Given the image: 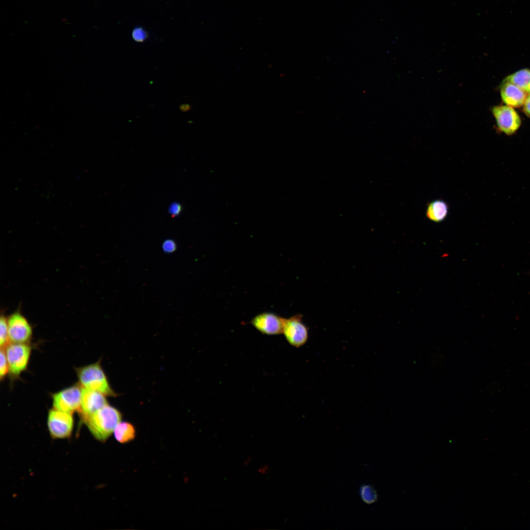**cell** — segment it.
<instances>
[{
	"label": "cell",
	"instance_id": "2",
	"mask_svg": "<svg viewBox=\"0 0 530 530\" xmlns=\"http://www.w3.org/2000/svg\"><path fill=\"white\" fill-rule=\"evenodd\" d=\"M76 371L79 384L82 388L100 392L106 396H117L110 387L99 361L76 368Z\"/></svg>",
	"mask_w": 530,
	"mask_h": 530
},
{
	"label": "cell",
	"instance_id": "24",
	"mask_svg": "<svg viewBox=\"0 0 530 530\" xmlns=\"http://www.w3.org/2000/svg\"><path fill=\"white\" fill-rule=\"evenodd\" d=\"M251 460H252V458H251V457L250 456H248V457H247V458H246V459H245L244 460V462H243V464H244V465H245V466H247V465H249V464L250 463V462H251Z\"/></svg>",
	"mask_w": 530,
	"mask_h": 530
},
{
	"label": "cell",
	"instance_id": "22",
	"mask_svg": "<svg viewBox=\"0 0 530 530\" xmlns=\"http://www.w3.org/2000/svg\"><path fill=\"white\" fill-rule=\"evenodd\" d=\"M269 467L266 464H264L260 466L257 470L259 474L263 475H266L269 472Z\"/></svg>",
	"mask_w": 530,
	"mask_h": 530
},
{
	"label": "cell",
	"instance_id": "6",
	"mask_svg": "<svg viewBox=\"0 0 530 530\" xmlns=\"http://www.w3.org/2000/svg\"><path fill=\"white\" fill-rule=\"evenodd\" d=\"M491 111L497 126L502 132L510 135L515 133L521 125V119L514 107L505 105L496 106Z\"/></svg>",
	"mask_w": 530,
	"mask_h": 530
},
{
	"label": "cell",
	"instance_id": "10",
	"mask_svg": "<svg viewBox=\"0 0 530 530\" xmlns=\"http://www.w3.org/2000/svg\"><path fill=\"white\" fill-rule=\"evenodd\" d=\"M106 397L100 392L82 387L81 408L79 412L80 418L89 415L108 404Z\"/></svg>",
	"mask_w": 530,
	"mask_h": 530
},
{
	"label": "cell",
	"instance_id": "23",
	"mask_svg": "<svg viewBox=\"0 0 530 530\" xmlns=\"http://www.w3.org/2000/svg\"><path fill=\"white\" fill-rule=\"evenodd\" d=\"M190 109V106L187 104H184L181 106L180 109L184 112L187 111Z\"/></svg>",
	"mask_w": 530,
	"mask_h": 530
},
{
	"label": "cell",
	"instance_id": "7",
	"mask_svg": "<svg viewBox=\"0 0 530 530\" xmlns=\"http://www.w3.org/2000/svg\"><path fill=\"white\" fill-rule=\"evenodd\" d=\"M287 341L291 345L298 348L304 345L309 337L308 330L302 322V316L296 314L284 320L283 329Z\"/></svg>",
	"mask_w": 530,
	"mask_h": 530
},
{
	"label": "cell",
	"instance_id": "17",
	"mask_svg": "<svg viewBox=\"0 0 530 530\" xmlns=\"http://www.w3.org/2000/svg\"><path fill=\"white\" fill-rule=\"evenodd\" d=\"M9 373V366L5 349L1 348L0 353V379L2 380Z\"/></svg>",
	"mask_w": 530,
	"mask_h": 530
},
{
	"label": "cell",
	"instance_id": "13",
	"mask_svg": "<svg viewBox=\"0 0 530 530\" xmlns=\"http://www.w3.org/2000/svg\"><path fill=\"white\" fill-rule=\"evenodd\" d=\"M113 434L118 442L126 444L134 439L136 431L132 424L128 422L121 421L115 428Z\"/></svg>",
	"mask_w": 530,
	"mask_h": 530
},
{
	"label": "cell",
	"instance_id": "18",
	"mask_svg": "<svg viewBox=\"0 0 530 530\" xmlns=\"http://www.w3.org/2000/svg\"><path fill=\"white\" fill-rule=\"evenodd\" d=\"M132 35L133 39L138 43L144 42L148 37V33L145 29L139 26L133 29Z\"/></svg>",
	"mask_w": 530,
	"mask_h": 530
},
{
	"label": "cell",
	"instance_id": "8",
	"mask_svg": "<svg viewBox=\"0 0 530 530\" xmlns=\"http://www.w3.org/2000/svg\"><path fill=\"white\" fill-rule=\"evenodd\" d=\"M9 338L11 343H27L31 339L32 329L27 319L16 312L7 318Z\"/></svg>",
	"mask_w": 530,
	"mask_h": 530
},
{
	"label": "cell",
	"instance_id": "5",
	"mask_svg": "<svg viewBox=\"0 0 530 530\" xmlns=\"http://www.w3.org/2000/svg\"><path fill=\"white\" fill-rule=\"evenodd\" d=\"M82 387L75 384L52 394L53 408L73 413L80 411Z\"/></svg>",
	"mask_w": 530,
	"mask_h": 530
},
{
	"label": "cell",
	"instance_id": "9",
	"mask_svg": "<svg viewBox=\"0 0 530 530\" xmlns=\"http://www.w3.org/2000/svg\"><path fill=\"white\" fill-rule=\"evenodd\" d=\"M284 318L271 312H264L254 317L251 324L260 332L267 335L283 334Z\"/></svg>",
	"mask_w": 530,
	"mask_h": 530
},
{
	"label": "cell",
	"instance_id": "21",
	"mask_svg": "<svg viewBox=\"0 0 530 530\" xmlns=\"http://www.w3.org/2000/svg\"><path fill=\"white\" fill-rule=\"evenodd\" d=\"M524 113L530 118V94H529L523 105Z\"/></svg>",
	"mask_w": 530,
	"mask_h": 530
},
{
	"label": "cell",
	"instance_id": "12",
	"mask_svg": "<svg viewBox=\"0 0 530 530\" xmlns=\"http://www.w3.org/2000/svg\"><path fill=\"white\" fill-rule=\"evenodd\" d=\"M449 206L444 200L437 199L429 203L426 210L427 218L435 222H440L447 216Z\"/></svg>",
	"mask_w": 530,
	"mask_h": 530
},
{
	"label": "cell",
	"instance_id": "14",
	"mask_svg": "<svg viewBox=\"0 0 530 530\" xmlns=\"http://www.w3.org/2000/svg\"><path fill=\"white\" fill-rule=\"evenodd\" d=\"M504 80L517 86L527 94H530V69L524 68L508 75Z\"/></svg>",
	"mask_w": 530,
	"mask_h": 530
},
{
	"label": "cell",
	"instance_id": "4",
	"mask_svg": "<svg viewBox=\"0 0 530 530\" xmlns=\"http://www.w3.org/2000/svg\"><path fill=\"white\" fill-rule=\"evenodd\" d=\"M72 413L60 411L54 408L48 413L47 426L51 436L53 439L69 437L74 428Z\"/></svg>",
	"mask_w": 530,
	"mask_h": 530
},
{
	"label": "cell",
	"instance_id": "11",
	"mask_svg": "<svg viewBox=\"0 0 530 530\" xmlns=\"http://www.w3.org/2000/svg\"><path fill=\"white\" fill-rule=\"evenodd\" d=\"M500 95L505 105L514 108L523 106L528 94L513 83L504 80L500 87Z\"/></svg>",
	"mask_w": 530,
	"mask_h": 530
},
{
	"label": "cell",
	"instance_id": "3",
	"mask_svg": "<svg viewBox=\"0 0 530 530\" xmlns=\"http://www.w3.org/2000/svg\"><path fill=\"white\" fill-rule=\"evenodd\" d=\"M5 351L10 376L16 379L27 369L31 347L27 343H11L6 346Z\"/></svg>",
	"mask_w": 530,
	"mask_h": 530
},
{
	"label": "cell",
	"instance_id": "16",
	"mask_svg": "<svg viewBox=\"0 0 530 530\" xmlns=\"http://www.w3.org/2000/svg\"><path fill=\"white\" fill-rule=\"evenodd\" d=\"M9 341L7 318L4 316L1 315L0 319V345L1 348H5L9 344Z\"/></svg>",
	"mask_w": 530,
	"mask_h": 530
},
{
	"label": "cell",
	"instance_id": "20",
	"mask_svg": "<svg viewBox=\"0 0 530 530\" xmlns=\"http://www.w3.org/2000/svg\"><path fill=\"white\" fill-rule=\"evenodd\" d=\"M182 206L180 204L178 203H173L171 204L169 207V212L172 216L178 215L181 212Z\"/></svg>",
	"mask_w": 530,
	"mask_h": 530
},
{
	"label": "cell",
	"instance_id": "1",
	"mask_svg": "<svg viewBox=\"0 0 530 530\" xmlns=\"http://www.w3.org/2000/svg\"><path fill=\"white\" fill-rule=\"evenodd\" d=\"M122 418L120 411L108 404L81 419L95 439L104 442L113 433Z\"/></svg>",
	"mask_w": 530,
	"mask_h": 530
},
{
	"label": "cell",
	"instance_id": "15",
	"mask_svg": "<svg viewBox=\"0 0 530 530\" xmlns=\"http://www.w3.org/2000/svg\"><path fill=\"white\" fill-rule=\"evenodd\" d=\"M359 492L361 499L367 504H373L377 500L376 491L370 485L361 486Z\"/></svg>",
	"mask_w": 530,
	"mask_h": 530
},
{
	"label": "cell",
	"instance_id": "19",
	"mask_svg": "<svg viewBox=\"0 0 530 530\" xmlns=\"http://www.w3.org/2000/svg\"><path fill=\"white\" fill-rule=\"evenodd\" d=\"M163 251L167 253H171L174 251L176 249V243L172 239L165 240L162 244Z\"/></svg>",
	"mask_w": 530,
	"mask_h": 530
}]
</instances>
